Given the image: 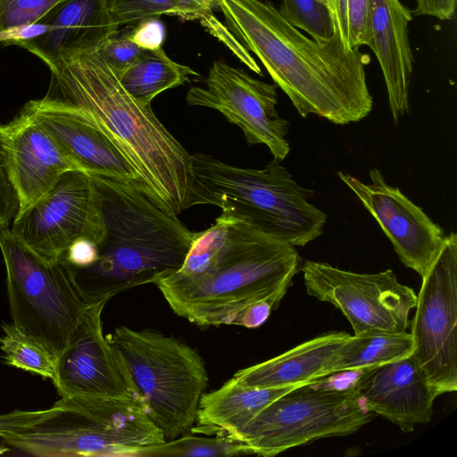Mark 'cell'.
Segmentation results:
<instances>
[{
  "label": "cell",
  "mask_w": 457,
  "mask_h": 457,
  "mask_svg": "<svg viewBox=\"0 0 457 457\" xmlns=\"http://www.w3.org/2000/svg\"><path fill=\"white\" fill-rule=\"evenodd\" d=\"M312 385L298 386L274 400L233 439L251 454L274 456L320 438L353 434L374 418L352 385Z\"/></svg>",
  "instance_id": "cell-9"
},
{
  "label": "cell",
  "mask_w": 457,
  "mask_h": 457,
  "mask_svg": "<svg viewBox=\"0 0 457 457\" xmlns=\"http://www.w3.org/2000/svg\"><path fill=\"white\" fill-rule=\"evenodd\" d=\"M325 2L332 18L335 32L340 36L345 46L352 48L349 42L347 0H325Z\"/></svg>",
  "instance_id": "cell-39"
},
{
  "label": "cell",
  "mask_w": 457,
  "mask_h": 457,
  "mask_svg": "<svg viewBox=\"0 0 457 457\" xmlns=\"http://www.w3.org/2000/svg\"><path fill=\"white\" fill-rule=\"evenodd\" d=\"M300 269L295 246L233 219L211 267L190 278L171 273L154 285L171 310L192 323L237 325L253 303L281 301Z\"/></svg>",
  "instance_id": "cell-4"
},
{
  "label": "cell",
  "mask_w": 457,
  "mask_h": 457,
  "mask_svg": "<svg viewBox=\"0 0 457 457\" xmlns=\"http://www.w3.org/2000/svg\"><path fill=\"white\" fill-rule=\"evenodd\" d=\"M370 0H347L349 42L352 48L369 46Z\"/></svg>",
  "instance_id": "cell-32"
},
{
  "label": "cell",
  "mask_w": 457,
  "mask_h": 457,
  "mask_svg": "<svg viewBox=\"0 0 457 457\" xmlns=\"http://www.w3.org/2000/svg\"><path fill=\"white\" fill-rule=\"evenodd\" d=\"M227 28L261 61L297 112L337 125L366 118L373 108L365 67L370 55L340 36L320 43L290 24L269 1L217 0Z\"/></svg>",
  "instance_id": "cell-1"
},
{
  "label": "cell",
  "mask_w": 457,
  "mask_h": 457,
  "mask_svg": "<svg viewBox=\"0 0 457 457\" xmlns=\"http://www.w3.org/2000/svg\"><path fill=\"white\" fill-rule=\"evenodd\" d=\"M29 420L26 411H13L0 415V437L6 431L24 427Z\"/></svg>",
  "instance_id": "cell-41"
},
{
  "label": "cell",
  "mask_w": 457,
  "mask_h": 457,
  "mask_svg": "<svg viewBox=\"0 0 457 457\" xmlns=\"http://www.w3.org/2000/svg\"><path fill=\"white\" fill-rule=\"evenodd\" d=\"M212 1H213V2H214V4H216V1H217V0H212Z\"/></svg>",
  "instance_id": "cell-43"
},
{
  "label": "cell",
  "mask_w": 457,
  "mask_h": 457,
  "mask_svg": "<svg viewBox=\"0 0 457 457\" xmlns=\"http://www.w3.org/2000/svg\"><path fill=\"white\" fill-rule=\"evenodd\" d=\"M18 201L7 178L0 150V226L9 227L18 212Z\"/></svg>",
  "instance_id": "cell-36"
},
{
  "label": "cell",
  "mask_w": 457,
  "mask_h": 457,
  "mask_svg": "<svg viewBox=\"0 0 457 457\" xmlns=\"http://www.w3.org/2000/svg\"><path fill=\"white\" fill-rule=\"evenodd\" d=\"M280 301L278 299H265L253 303L248 306L237 320V325L246 328H256L262 325L270 312L276 309Z\"/></svg>",
  "instance_id": "cell-37"
},
{
  "label": "cell",
  "mask_w": 457,
  "mask_h": 457,
  "mask_svg": "<svg viewBox=\"0 0 457 457\" xmlns=\"http://www.w3.org/2000/svg\"><path fill=\"white\" fill-rule=\"evenodd\" d=\"M107 302L87 304L69 344L56 358L54 385L61 397L118 399L144 404L121 354L104 335L102 312Z\"/></svg>",
  "instance_id": "cell-13"
},
{
  "label": "cell",
  "mask_w": 457,
  "mask_h": 457,
  "mask_svg": "<svg viewBox=\"0 0 457 457\" xmlns=\"http://www.w3.org/2000/svg\"><path fill=\"white\" fill-rule=\"evenodd\" d=\"M296 387H250L232 377L220 388L203 395L196 416L197 426L191 430L233 438L267 405Z\"/></svg>",
  "instance_id": "cell-22"
},
{
  "label": "cell",
  "mask_w": 457,
  "mask_h": 457,
  "mask_svg": "<svg viewBox=\"0 0 457 457\" xmlns=\"http://www.w3.org/2000/svg\"><path fill=\"white\" fill-rule=\"evenodd\" d=\"M201 23L212 33L217 37L220 41L224 42L235 54L243 62L251 71L262 75L260 66L255 60L252 57L245 47L237 40V38L224 27L212 13L203 17Z\"/></svg>",
  "instance_id": "cell-33"
},
{
  "label": "cell",
  "mask_w": 457,
  "mask_h": 457,
  "mask_svg": "<svg viewBox=\"0 0 457 457\" xmlns=\"http://www.w3.org/2000/svg\"><path fill=\"white\" fill-rule=\"evenodd\" d=\"M95 189L98 259L86 268L69 266L83 301L113 295L177 271L195 232L137 181L90 174Z\"/></svg>",
  "instance_id": "cell-3"
},
{
  "label": "cell",
  "mask_w": 457,
  "mask_h": 457,
  "mask_svg": "<svg viewBox=\"0 0 457 457\" xmlns=\"http://www.w3.org/2000/svg\"><path fill=\"white\" fill-rule=\"evenodd\" d=\"M98 256L96 242L88 237H80L71 244L62 262L69 266L81 269L92 265Z\"/></svg>",
  "instance_id": "cell-35"
},
{
  "label": "cell",
  "mask_w": 457,
  "mask_h": 457,
  "mask_svg": "<svg viewBox=\"0 0 457 457\" xmlns=\"http://www.w3.org/2000/svg\"><path fill=\"white\" fill-rule=\"evenodd\" d=\"M130 31H119L105 40L96 51L120 75L139 57L143 49L130 37Z\"/></svg>",
  "instance_id": "cell-31"
},
{
  "label": "cell",
  "mask_w": 457,
  "mask_h": 457,
  "mask_svg": "<svg viewBox=\"0 0 457 457\" xmlns=\"http://www.w3.org/2000/svg\"><path fill=\"white\" fill-rule=\"evenodd\" d=\"M417 295L411 325L412 356L427 380L444 393L457 390V236L446 235Z\"/></svg>",
  "instance_id": "cell-10"
},
{
  "label": "cell",
  "mask_w": 457,
  "mask_h": 457,
  "mask_svg": "<svg viewBox=\"0 0 457 457\" xmlns=\"http://www.w3.org/2000/svg\"><path fill=\"white\" fill-rule=\"evenodd\" d=\"M278 87L250 76L222 61L213 62L204 87L187 93L190 106L211 108L241 129L250 145H266L273 161L280 162L290 152L289 123L276 109Z\"/></svg>",
  "instance_id": "cell-12"
},
{
  "label": "cell",
  "mask_w": 457,
  "mask_h": 457,
  "mask_svg": "<svg viewBox=\"0 0 457 457\" xmlns=\"http://www.w3.org/2000/svg\"><path fill=\"white\" fill-rule=\"evenodd\" d=\"M114 22L119 26H136L140 21L162 15L183 14L172 0H105Z\"/></svg>",
  "instance_id": "cell-29"
},
{
  "label": "cell",
  "mask_w": 457,
  "mask_h": 457,
  "mask_svg": "<svg viewBox=\"0 0 457 457\" xmlns=\"http://www.w3.org/2000/svg\"><path fill=\"white\" fill-rule=\"evenodd\" d=\"M22 108L46 129L81 170L116 179L141 182L127 156L82 108L47 96L30 100Z\"/></svg>",
  "instance_id": "cell-17"
},
{
  "label": "cell",
  "mask_w": 457,
  "mask_h": 457,
  "mask_svg": "<svg viewBox=\"0 0 457 457\" xmlns=\"http://www.w3.org/2000/svg\"><path fill=\"white\" fill-rule=\"evenodd\" d=\"M349 337L345 332L316 337L276 357L240 370L233 378L243 386L257 388L316 384L339 372L342 347Z\"/></svg>",
  "instance_id": "cell-21"
},
{
  "label": "cell",
  "mask_w": 457,
  "mask_h": 457,
  "mask_svg": "<svg viewBox=\"0 0 457 457\" xmlns=\"http://www.w3.org/2000/svg\"><path fill=\"white\" fill-rule=\"evenodd\" d=\"M0 150L17 197V214L45 195L63 173L81 170L23 108L10 122L0 125Z\"/></svg>",
  "instance_id": "cell-16"
},
{
  "label": "cell",
  "mask_w": 457,
  "mask_h": 457,
  "mask_svg": "<svg viewBox=\"0 0 457 457\" xmlns=\"http://www.w3.org/2000/svg\"><path fill=\"white\" fill-rule=\"evenodd\" d=\"M198 73L171 60L162 47L144 50L137 60L119 75L125 90L137 102L151 105L163 91L190 82Z\"/></svg>",
  "instance_id": "cell-23"
},
{
  "label": "cell",
  "mask_w": 457,
  "mask_h": 457,
  "mask_svg": "<svg viewBox=\"0 0 457 457\" xmlns=\"http://www.w3.org/2000/svg\"><path fill=\"white\" fill-rule=\"evenodd\" d=\"M6 451H8V449L6 447H4V446H0V454H3L4 453H5Z\"/></svg>",
  "instance_id": "cell-42"
},
{
  "label": "cell",
  "mask_w": 457,
  "mask_h": 457,
  "mask_svg": "<svg viewBox=\"0 0 457 457\" xmlns=\"http://www.w3.org/2000/svg\"><path fill=\"white\" fill-rule=\"evenodd\" d=\"M300 270L307 294L340 310L354 335L401 333L409 327L417 295L392 270L356 273L308 260Z\"/></svg>",
  "instance_id": "cell-11"
},
{
  "label": "cell",
  "mask_w": 457,
  "mask_h": 457,
  "mask_svg": "<svg viewBox=\"0 0 457 457\" xmlns=\"http://www.w3.org/2000/svg\"><path fill=\"white\" fill-rule=\"evenodd\" d=\"M108 337L165 440L190 430L208 384L206 367L197 351L173 337L126 326L116 328Z\"/></svg>",
  "instance_id": "cell-7"
},
{
  "label": "cell",
  "mask_w": 457,
  "mask_h": 457,
  "mask_svg": "<svg viewBox=\"0 0 457 457\" xmlns=\"http://www.w3.org/2000/svg\"><path fill=\"white\" fill-rule=\"evenodd\" d=\"M411 12L400 0H370L369 47L380 65L396 124L409 112L413 55L409 42Z\"/></svg>",
  "instance_id": "cell-19"
},
{
  "label": "cell",
  "mask_w": 457,
  "mask_h": 457,
  "mask_svg": "<svg viewBox=\"0 0 457 457\" xmlns=\"http://www.w3.org/2000/svg\"><path fill=\"white\" fill-rule=\"evenodd\" d=\"M4 335L0 348L4 362L15 368L49 378L56 379V358L41 343L27 335L13 324H3Z\"/></svg>",
  "instance_id": "cell-25"
},
{
  "label": "cell",
  "mask_w": 457,
  "mask_h": 457,
  "mask_svg": "<svg viewBox=\"0 0 457 457\" xmlns=\"http://www.w3.org/2000/svg\"><path fill=\"white\" fill-rule=\"evenodd\" d=\"M338 176L378 221L400 261L422 278L444 245L445 230L398 187L388 185L378 168L369 171L367 184L346 173Z\"/></svg>",
  "instance_id": "cell-15"
},
{
  "label": "cell",
  "mask_w": 457,
  "mask_h": 457,
  "mask_svg": "<svg viewBox=\"0 0 457 457\" xmlns=\"http://www.w3.org/2000/svg\"><path fill=\"white\" fill-rule=\"evenodd\" d=\"M183 14V20H201L205 15L212 13V8L215 4L212 0H172Z\"/></svg>",
  "instance_id": "cell-40"
},
{
  "label": "cell",
  "mask_w": 457,
  "mask_h": 457,
  "mask_svg": "<svg viewBox=\"0 0 457 457\" xmlns=\"http://www.w3.org/2000/svg\"><path fill=\"white\" fill-rule=\"evenodd\" d=\"M362 370L352 386L370 411L406 433L430 421L434 401L440 394L412 354Z\"/></svg>",
  "instance_id": "cell-18"
},
{
  "label": "cell",
  "mask_w": 457,
  "mask_h": 457,
  "mask_svg": "<svg viewBox=\"0 0 457 457\" xmlns=\"http://www.w3.org/2000/svg\"><path fill=\"white\" fill-rule=\"evenodd\" d=\"M39 22L48 30L17 46L45 63L64 53L96 50L120 29L105 0H68Z\"/></svg>",
  "instance_id": "cell-20"
},
{
  "label": "cell",
  "mask_w": 457,
  "mask_h": 457,
  "mask_svg": "<svg viewBox=\"0 0 457 457\" xmlns=\"http://www.w3.org/2000/svg\"><path fill=\"white\" fill-rule=\"evenodd\" d=\"M192 164L196 204L216 205L221 213L294 246L322 234L327 215L308 202L309 191L280 162L240 168L197 153Z\"/></svg>",
  "instance_id": "cell-5"
},
{
  "label": "cell",
  "mask_w": 457,
  "mask_h": 457,
  "mask_svg": "<svg viewBox=\"0 0 457 457\" xmlns=\"http://www.w3.org/2000/svg\"><path fill=\"white\" fill-rule=\"evenodd\" d=\"M96 222L91 175L63 173L54 187L23 212L10 228L26 247L49 262H62L71 244L80 237L94 239Z\"/></svg>",
  "instance_id": "cell-14"
},
{
  "label": "cell",
  "mask_w": 457,
  "mask_h": 457,
  "mask_svg": "<svg viewBox=\"0 0 457 457\" xmlns=\"http://www.w3.org/2000/svg\"><path fill=\"white\" fill-rule=\"evenodd\" d=\"M411 333H365L350 336L345 342L339 372L362 370L412 354Z\"/></svg>",
  "instance_id": "cell-24"
},
{
  "label": "cell",
  "mask_w": 457,
  "mask_h": 457,
  "mask_svg": "<svg viewBox=\"0 0 457 457\" xmlns=\"http://www.w3.org/2000/svg\"><path fill=\"white\" fill-rule=\"evenodd\" d=\"M278 11L290 24L320 43L336 34L325 0H282Z\"/></svg>",
  "instance_id": "cell-28"
},
{
  "label": "cell",
  "mask_w": 457,
  "mask_h": 457,
  "mask_svg": "<svg viewBox=\"0 0 457 457\" xmlns=\"http://www.w3.org/2000/svg\"><path fill=\"white\" fill-rule=\"evenodd\" d=\"M243 454H251V453L244 444L226 435H216V436L182 435L162 444L143 447L139 450L137 457H229Z\"/></svg>",
  "instance_id": "cell-26"
},
{
  "label": "cell",
  "mask_w": 457,
  "mask_h": 457,
  "mask_svg": "<svg viewBox=\"0 0 457 457\" xmlns=\"http://www.w3.org/2000/svg\"><path fill=\"white\" fill-rule=\"evenodd\" d=\"M46 96L86 111L127 156L141 182L176 214L196 204L192 154L151 108L134 99L96 51L64 53L46 63Z\"/></svg>",
  "instance_id": "cell-2"
},
{
  "label": "cell",
  "mask_w": 457,
  "mask_h": 457,
  "mask_svg": "<svg viewBox=\"0 0 457 457\" xmlns=\"http://www.w3.org/2000/svg\"><path fill=\"white\" fill-rule=\"evenodd\" d=\"M68 0H0V31L39 22Z\"/></svg>",
  "instance_id": "cell-30"
},
{
  "label": "cell",
  "mask_w": 457,
  "mask_h": 457,
  "mask_svg": "<svg viewBox=\"0 0 457 457\" xmlns=\"http://www.w3.org/2000/svg\"><path fill=\"white\" fill-rule=\"evenodd\" d=\"M233 219L221 213L207 229L195 232L192 244L181 267L173 274L182 278L199 275L218 258Z\"/></svg>",
  "instance_id": "cell-27"
},
{
  "label": "cell",
  "mask_w": 457,
  "mask_h": 457,
  "mask_svg": "<svg viewBox=\"0 0 457 457\" xmlns=\"http://www.w3.org/2000/svg\"><path fill=\"white\" fill-rule=\"evenodd\" d=\"M130 37L141 49H158L165 38V27L159 17L149 18L133 27Z\"/></svg>",
  "instance_id": "cell-34"
},
{
  "label": "cell",
  "mask_w": 457,
  "mask_h": 457,
  "mask_svg": "<svg viewBox=\"0 0 457 457\" xmlns=\"http://www.w3.org/2000/svg\"><path fill=\"white\" fill-rule=\"evenodd\" d=\"M58 410L31 425L9 430L4 443L36 456L137 457L163 435L136 401L61 397Z\"/></svg>",
  "instance_id": "cell-6"
},
{
  "label": "cell",
  "mask_w": 457,
  "mask_h": 457,
  "mask_svg": "<svg viewBox=\"0 0 457 457\" xmlns=\"http://www.w3.org/2000/svg\"><path fill=\"white\" fill-rule=\"evenodd\" d=\"M0 250L12 324L57 358L87 306L64 262H49L0 226Z\"/></svg>",
  "instance_id": "cell-8"
},
{
  "label": "cell",
  "mask_w": 457,
  "mask_h": 457,
  "mask_svg": "<svg viewBox=\"0 0 457 457\" xmlns=\"http://www.w3.org/2000/svg\"><path fill=\"white\" fill-rule=\"evenodd\" d=\"M456 7L457 0H416L413 13L450 21L455 17Z\"/></svg>",
  "instance_id": "cell-38"
}]
</instances>
